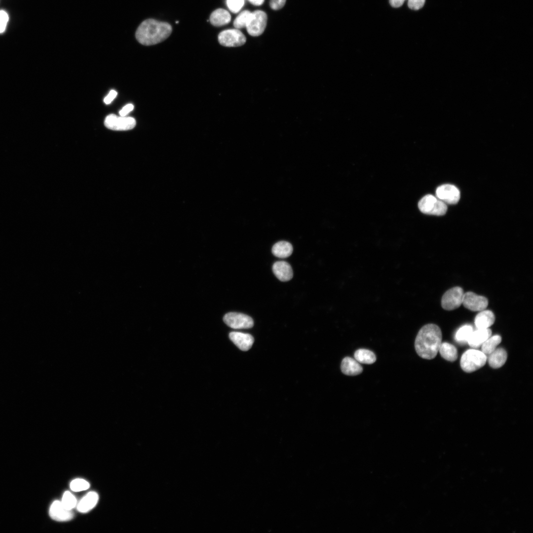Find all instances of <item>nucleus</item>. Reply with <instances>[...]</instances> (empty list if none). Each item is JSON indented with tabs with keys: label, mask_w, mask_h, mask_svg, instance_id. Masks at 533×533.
Wrapping results in <instances>:
<instances>
[{
	"label": "nucleus",
	"mask_w": 533,
	"mask_h": 533,
	"mask_svg": "<svg viewBox=\"0 0 533 533\" xmlns=\"http://www.w3.org/2000/svg\"><path fill=\"white\" fill-rule=\"evenodd\" d=\"M440 328L434 324L423 326L419 331L415 342V349L421 358L432 359L437 355L442 343Z\"/></svg>",
	"instance_id": "f257e3e1"
},
{
	"label": "nucleus",
	"mask_w": 533,
	"mask_h": 533,
	"mask_svg": "<svg viewBox=\"0 0 533 533\" xmlns=\"http://www.w3.org/2000/svg\"><path fill=\"white\" fill-rule=\"evenodd\" d=\"M172 31V27L168 23L148 19L139 25L136 31L135 36L141 44L152 45L166 39Z\"/></svg>",
	"instance_id": "f03ea898"
},
{
	"label": "nucleus",
	"mask_w": 533,
	"mask_h": 533,
	"mask_svg": "<svg viewBox=\"0 0 533 533\" xmlns=\"http://www.w3.org/2000/svg\"><path fill=\"white\" fill-rule=\"evenodd\" d=\"M487 360V355L482 351L470 349L462 355L460 365L464 372L471 373L484 366Z\"/></svg>",
	"instance_id": "7ed1b4c3"
},
{
	"label": "nucleus",
	"mask_w": 533,
	"mask_h": 533,
	"mask_svg": "<svg viewBox=\"0 0 533 533\" xmlns=\"http://www.w3.org/2000/svg\"><path fill=\"white\" fill-rule=\"evenodd\" d=\"M418 207L423 213L442 216L447 212L446 204L431 194L423 196L419 202Z\"/></svg>",
	"instance_id": "20e7f679"
},
{
	"label": "nucleus",
	"mask_w": 533,
	"mask_h": 533,
	"mask_svg": "<svg viewBox=\"0 0 533 533\" xmlns=\"http://www.w3.org/2000/svg\"><path fill=\"white\" fill-rule=\"evenodd\" d=\"M267 20L265 12L258 10L251 12L246 26L247 33L253 37L260 36L266 29Z\"/></svg>",
	"instance_id": "39448f33"
},
{
	"label": "nucleus",
	"mask_w": 533,
	"mask_h": 533,
	"mask_svg": "<svg viewBox=\"0 0 533 533\" xmlns=\"http://www.w3.org/2000/svg\"><path fill=\"white\" fill-rule=\"evenodd\" d=\"M136 123L135 118L132 117L118 116L114 114L107 115L104 121V124L107 128L117 131L132 129L135 126Z\"/></svg>",
	"instance_id": "423d86ee"
},
{
	"label": "nucleus",
	"mask_w": 533,
	"mask_h": 533,
	"mask_svg": "<svg viewBox=\"0 0 533 533\" xmlns=\"http://www.w3.org/2000/svg\"><path fill=\"white\" fill-rule=\"evenodd\" d=\"M220 44L227 47H237L243 45L246 41L244 35L238 29H228L218 35Z\"/></svg>",
	"instance_id": "0eeeda50"
},
{
	"label": "nucleus",
	"mask_w": 533,
	"mask_h": 533,
	"mask_svg": "<svg viewBox=\"0 0 533 533\" xmlns=\"http://www.w3.org/2000/svg\"><path fill=\"white\" fill-rule=\"evenodd\" d=\"M463 295V290L460 287H455L448 290L442 297V307L447 310L458 308L462 304Z\"/></svg>",
	"instance_id": "6e6552de"
},
{
	"label": "nucleus",
	"mask_w": 533,
	"mask_h": 533,
	"mask_svg": "<svg viewBox=\"0 0 533 533\" xmlns=\"http://www.w3.org/2000/svg\"><path fill=\"white\" fill-rule=\"evenodd\" d=\"M223 320L228 326L235 329H248L254 325L253 319L250 316L241 313H227L224 316Z\"/></svg>",
	"instance_id": "1a4fd4ad"
},
{
	"label": "nucleus",
	"mask_w": 533,
	"mask_h": 533,
	"mask_svg": "<svg viewBox=\"0 0 533 533\" xmlns=\"http://www.w3.org/2000/svg\"><path fill=\"white\" fill-rule=\"evenodd\" d=\"M436 195L439 199L446 204H456L460 199V191L455 186L445 184L438 187Z\"/></svg>",
	"instance_id": "9d476101"
},
{
	"label": "nucleus",
	"mask_w": 533,
	"mask_h": 533,
	"mask_svg": "<svg viewBox=\"0 0 533 533\" xmlns=\"http://www.w3.org/2000/svg\"><path fill=\"white\" fill-rule=\"evenodd\" d=\"M462 304L471 311H480L487 307L488 300L485 297L478 295L472 292H467L464 293Z\"/></svg>",
	"instance_id": "9b49d317"
},
{
	"label": "nucleus",
	"mask_w": 533,
	"mask_h": 533,
	"mask_svg": "<svg viewBox=\"0 0 533 533\" xmlns=\"http://www.w3.org/2000/svg\"><path fill=\"white\" fill-rule=\"evenodd\" d=\"M49 514L53 520L59 522L70 521L74 516L72 511L66 509L59 500H55L52 503Z\"/></svg>",
	"instance_id": "f8f14e48"
},
{
	"label": "nucleus",
	"mask_w": 533,
	"mask_h": 533,
	"mask_svg": "<svg viewBox=\"0 0 533 533\" xmlns=\"http://www.w3.org/2000/svg\"><path fill=\"white\" fill-rule=\"evenodd\" d=\"M229 338L233 343L242 351H247L252 347L254 338L249 334L239 332H231Z\"/></svg>",
	"instance_id": "ddd939ff"
},
{
	"label": "nucleus",
	"mask_w": 533,
	"mask_h": 533,
	"mask_svg": "<svg viewBox=\"0 0 533 533\" xmlns=\"http://www.w3.org/2000/svg\"><path fill=\"white\" fill-rule=\"evenodd\" d=\"M272 271L276 277L281 281H287L292 279L293 275L292 268L287 262L278 261L272 266Z\"/></svg>",
	"instance_id": "4468645a"
},
{
	"label": "nucleus",
	"mask_w": 533,
	"mask_h": 533,
	"mask_svg": "<svg viewBox=\"0 0 533 533\" xmlns=\"http://www.w3.org/2000/svg\"><path fill=\"white\" fill-rule=\"evenodd\" d=\"M341 369L343 373L347 376H356L363 371L362 367L360 363L350 357H345L343 359Z\"/></svg>",
	"instance_id": "2eb2a0df"
},
{
	"label": "nucleus",
	"mask_w": 533,
	"mask_h": 533,
	"mask_svg": "<svg viewBox=\"0 0 533 533\" xmlns=\"http://www.w3.org/2000/svg\"><path fill=\"white\" fill-rule=\"evenodd\" d=\"M492 331L489 328L477 329L473 331L467 343L472 347L478 348L491 336Z\"/></svg>",
	"instance_id": "dca6fc26"
},
{
	"label": "nucleus",
	"mask_w": 533,
	"mask_h": 533,
	"mask_svg": "<svg viewBox=\"0 0 533 533\" xmlns=\"http://www.w3.org/2000/svg\"><path fill=\"white\" fill-rule=\"evenodd\" d=\"M99 496L95 492H90L83 496L76 505L77 510L81 513H86L92 509L97 504Z\"/></svg>",
	"instance_id": "f3484780"
},
{
	"label": "nucleus",
	"mask_w": 533,
	"mask_h": 533,
	"mask_svg": "<svg viewBox=\"0 0 533 533\" xmlns=\"http://www.w3.org/2000/svg\"><path fill=\"white\" fill-rule=\"evenodd\" d=\"M495 320L493 312L489 310H483L476 316L474 323L477 329H487L492 326Z\"/></svg>",
	"instance_id": "a211bd4d"
},
{
	"label": "nucleus",
	"mask_w": 533,
	"mask_h": 533,
	"mask_svg": "<svg viewBox=\"0 0 533 533\" xmlns=\"http://www.w3.org/2000/svg\"><path fill=\"white\" fill-rule=\"evenodd\" d=\"M488 361L489 365L495 369L502 367L505 363L507 354L503 348H496L494 351L488 355Z\"/></svg>",
	"instance_id": "6ab92c4d"
},
{
	"label": "nucleus",
	"mask_w": 533,
	"mask_h": 533,
	"mask_svg": "<svg viewBox=\"0 0 533 533\" xmlns=\"http://www.w3.org/2000/svg\"><path fill=\"white\" fill-rule=\"evenodd\" d=\"M231 20L229 13L223 8L214 10L210 15V22L214 26L219 27L228 24Z\"/></svg>",
	"instance_id": "aec40b11"
},
{
	"label": "nucleus",
	"mask_w": 533,
	"mask_h": 533,
	"mask_svg": "<svg viewBox=\"0 0 533 533\" xmlns=\"http://www.w3.org/2000/svg\"><path fill=\"white\" fill-rule=\"evenodd\" d=\"M292 252V245L285 241H281L276 243L272 248V254L280 258H287L290 256Z\"/></svg>",
	"instance_id": "412c9836"
},
{
	"label": "nucleus",
	"mask_w": 533,
	"mask_h": 533,
	"mask_svg": "<svg viewBox=\"0 0 533 533\" xmlns=\"http://www.w3.org/2000/svg\"><path fill=\"white\" fill-rule=\"evenodd\" d=\"M441 356L449 361H454L457 358V350L453 344L448 343H442L438 351Z\"/></svg>",
	"instance_id": "4be33fe9"
},
{
	"label": "nucleus",
	"mask_w": 533,
	"mask_h": 533,
	"mask_svg": "<svg viewBox=\"0 0 533 533\" xmlns=\"http://www.w3.org/2000/svg\"><path fill=\"white\" fill-rule=\"evenodd\" d=\"M354 358L359 363L371 364L376 361L375 353L368 349L360 348L354 352Z\"/></svg>",
	"instance_id": "5701e85b"
},
{
	"label": "nucleus",
	"mask_w": 533,
	"mask_h": 533,
	"mask_svg": "<svg viewBox=\"0 0 533 533\" xmlns=\"http://www.w3.org/2000/svg\"><path fill=\"white\" fill-rule=\"evenodd\" d=\"M501 342V338L499 335L491 336L481 346V351L488 355L496 348Z\"/></svg>",
	"instance_id": "b1692460"
},
{
	"label": "nucleus",
	"mask_w": 533,
	"mask_h": 533,
	"mask_svg": "<svg viewBox=\"0 0 533 533\" xmlns=\"http://www.w3.org/2000/svg\"><path fill=\"white\" fill-rule=\"evenodd\" d=\"M472 327L470 325H464L460 327L455 335L456 340L459 343L467 342L472 332Z\"/></svg>",
	"instance_id": "393cba45"
},
{
	"label": "nucleus",
	"mask_w": 533,
	"mask_h": 533,
	"mask_svg": "<svg viewBox=\"0 0 533 533\" xmlns=\"http://www.w3.org/2000/svg\"><path fill=\"white\" fill-rule=\"evenodd\" d=\"M251 13V12L247 10L241 12L234 20V27L237 29L246 28Z\"/></svg>",
	"instance_id": "a878e982"
},
{
	"label": "nucleus",
	"mask_w": 533,
	"mask_h": 533,
	"mask_svg": "<svg viewBox=\"0 0 533 533\" xmlns=\"http://www.w3.org/2000/svg\"><path fill=\"white\" fill-rule=\"evenodd\" d=\"M63 506L67 509L72 510L77 504L75 496L69 491H66L61 501Z\"/></svg>",
	"instance_id": "bb28decb"
},
{
	"label": "nucleus",
	"mask_w": 533,
	"mask_h": 533,
	"mask_svg": "<svg viewBox=\"0 0 533 533\" xmlns=\"http://www.w3.org/2000/svg\"><path fill=\"white\" fill-rule=\"evenodd\" d=\"M90 487L89 483L82 479H76L70 483V488L74 492H80L86 490Z\"/></svg>",
	"instance_id": "cd10ccee"
},
{
	"label": "nucleus",
	"mask_w": 533,
	"mask_h": 533,
	"mask_svg": "<svg viewBox=\"0 0 533 533\" xmlns=\"http://www.w3.org/2000/svg\"><path fill=\"white\" fill-rule=\"evenodd\" d=\"M244 4V0H227V5L233 13L238 12Z\"/></svg>",
	"instance_id": "c85d7f7f"
},
{
	"label": "nucleus",
	"mask_w": 533,
	"mask_h": 533,
	"mask_svg": "<svg viewBox=\"0 0 533 533\" xmlns=\"http://www.w3.org/2000/svg\"><path fill=\"white\" fill-rule=\"evenodd\" d=\"M8 15L3 10H0V34L3 33L8 21Z\"/></svg>",
	"instance_id": "c756f323"
},
{
	"label": "nucleus",
	"mask_w": 533,
	"mask_h": 533,
	"mask_svg": "<svg viewBox=\"0 0 533 533\" xmlns=\"http://www.w3.org/2000/svg\"><path fill=\"white\" fill-rule=\"evenodd\" d=\"M425 0H408V6L413 10H418L422 7Z\"/></svg>",
	"instance_id": "7c9ffc66"
},
{
	"label": "nucleus",
	"mask_w": 533,
	"mask_h": 533,
	"mask_svg": "<svg viewBox=\"0 0 533 533\" xmlns=\"http://www.w3.org/2000/svg\"><path fill=\"white\" fill-rule=\"evenodd\" d=\"M286 0H270L269 6L274 10L281 9L285 5Z\"/></svg>",
	"instance_id": "2f4dec72"
},
{
	"label": "nucleus",
	"mask_w": 533,
	"mask_h": 533,
	"mask_svg": "<svg viewBox=\"0 0 533 533\" xmlns=\"http://www.w3.org/2000/svg\"><path fill=\"white\" fill-rule=\"evenodd\" d=\"M134 109V106L132 104H128L124 106L119 112L120 116H125Z\"/></svg>",
	"instance_id": "473e14b6"
},
{
	"label": "nucleus",
	"mask_w": 533,
	"mask_h": 533,
	"mask_svg": "<svg viewBox=\"0 0 533 533\" xmlns=\"http://www.w3.org/2000/svg\"><path fill=\"white\" fill-rule=\"evenodd\" d=\"M117 94L116 91L114 90H111L108 95L106 96L104 99V102L106 104H110L113 100L115 98Z\"/></svg>",
	"instance_id": "72a5a7b5"
},
{
	"label": "nucleus",
	"mask_w": 533,
	"mask_h": 533,
	"mask_svg": "<svg viewBox=\"0 0 533 533\" xmlns=\"http://www.w3.org/2000/svg\"><path fill=\"white\" fill-rule=\"evenodd\" d=\"M405 0H389V3L391 6L397 8L400 7Z\"/></svg>",
	"instance_id": "f704fd0d"
},
{
	"label": "nucleus",
	"mask_w": 533,
	"mask_h": 533,
	"mask_svg": "<svg viewBox=\"0 0 533 533\" xmlns=\"http://www.w3.org/2000/svg\"><path fill=\"white\" fill-rule=\"evenodd\" d=\"M252 4L256 6H260L263 4L265 0H248Z\"/></svg>",
	"instance_id": "c9c22d12"
}]
</instances>
